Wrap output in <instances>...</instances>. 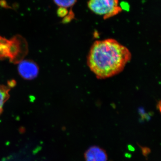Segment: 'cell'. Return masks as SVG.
<instances>
[{"mask_svg": "<svg viewBox=\"0 0 161 161\" xmlns=\"http://www.w3.org/2000/svg\"><path fill=\"white\" fill-rule=\"evenodd\" d=\"M59 8L67 9L73 7L77 3V0H53Z\"/></svg>", "mask_w": 161, "mask_h": 161, "instance_id": "cell-6", "label": "cell"}, {"mask_svg": "<svg viewBox=\"0 0 161 161\" xmlns=\"http://www.w3.org/2000/svg\"><path fill=\"white\" fill-rule=\"evenodd\" d=\"M88 6L95 14L103 16L104 19L112 17L122 11L119 6V0H89Z\"/></svg>", "mask_w": 161, "mask_h": 161, "instance_id": "cell-2", "label": "cell"}, {"mask_svg": "<svg viewBox=\"0 0 161 161\" xmlns=\"http://www.w3.org/2000/svg\"><path fill=\"white\" fill-rule=\"evenodd\" d=\"M141 148L144 156H145V157H147L149 155V153L150 152V150L149 148H147V147H141Z\"/></svg>", "mask_w": 161, "mask_h": 161, "instance_id": "cell-7", "label": "cell"}, {"mask_svg": "<svg viewBox=\"0 0 161 161\" xmlns=\"http://www.w3.org/2000/svg\"><path fill=\"white\" fill-rule=\"evenodd\" d=\"M86 161H107L108 155L105 150L97 146L89 148L84 153Z\"/></svg>", "mask_w": 161, "mask_h": 161, "instance_id": "cell-4", "label": "cell"}, {"mask_svg": "<svg viewBox=\"0 0 161 161\" xmlns=\"http://www.w3.org/2000/svg\"><path fill=\"white\" fill-rule=\"evenodd\" d=\"M131 58V53L126 47L114 39H107L94 42L87 64L97 78L105 79L120 73Z\"/></svg>", "mask_w": 161, "mask_h": 161, "instance_id": "cell-1", "label": "cell"}, {"mask_svg": "<svg viewBox=\"0 0 161 161\" xmlns=\"http://www.w3.org/2000/svg\"><path fill=\"white\" fill-rule=\"evenodd\" d=\"M19 73L23 78L32 79L36 78L39 73V68L36 63L29 60L22 61L18 67Z\"/></svg>", "mask_w": 161, "mask_h": 161, "instance_id": "cell-3", "label": "cell"}, {"mask_svg": "<svg viewBox=\"0 0 161 161\" xmlns=\"http://www.w3.org/2000/svg\"><path fill=\"white\" fill-rule=\"evenodd\" d=\"M10 88L6 86H0V115L3 112L4 104L9 97Z\"/></svg>", "mask_w": 161, "mask_h": 161, "instance_id": "cell-5", "label": "cell"}]
</instances>
